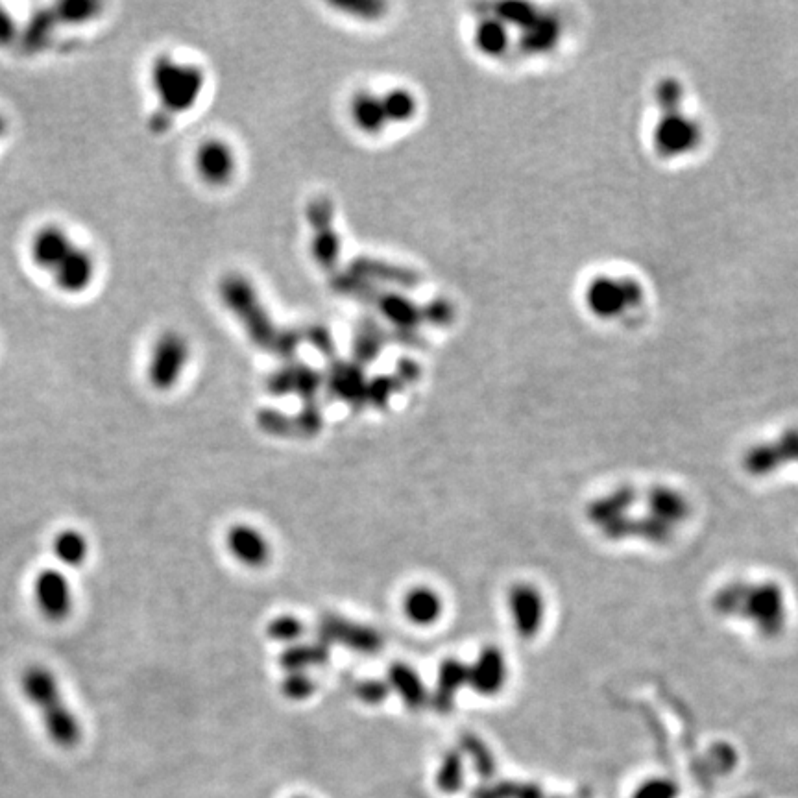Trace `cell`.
<instances>
[{
    "label": "cell",
    "instance_id": "obj_1",
    "mask_svg": "<svg viewBox=\"0 0 798 798\" xmlns=\"http://www.w3.org/2000/svg\"><path fill=\"white\" fill-rule=\"evenodd\" d=\"M21 690L43 721L47 736L58 749L71 750L82 741V725L63 699L58 680L45 665L32 664L21 673Z\"/></svg>",
    "mask_w": 798,
    "mask_h": 798
},
{
    "label": "cell",
    "instance_id": "obj_2",
    "mask_svg": "<svg viewBox=\"0 0 798 798\" xmlns=\"http://www.w3.org/2000/svg\"><path fill=\"white\" fill-rule=\"evenodd\" d=\"M152 85L159 98V109L152 113L148 128L150 132L165 133L174 115L194 108L204 91L206 74L191 63L172 60L170 56H159L152 65Z\"/></svg>",
    "mask_w": 798,
    "mask_h": 798
},
{
    "label": "cell",
    "instance_id": "obj_3",
    "mask_svg": "<svg viewBox=\"0 0 798 798\" xmlns=\"http://www.w3.org/2000/svg\"><path fill=\"white\" fill-rule=\"evenodd\" d=\"M218 296L231 315L241 322L255 344L272 351L285 350L287 346H291V340L270 320L254 285L248 279L242 278L241 274H228L226 278L220 279Z\"/></svg>",
    "mask_w": 798,
    "mask_h": 798
},
{
    "label": "cell",
    "instance_id": "obj_4",
    "mask_svg": "<svg viewBox=\"0 0 798 798\" xmlns=\"http://www.w3.org/2000/svg\"><path fill=\"white\" fill-rule=\"evenodd\" d=\"M102 4L95 0H63L49 8L37 10L21 32L17 47L26 56H34L45 49L58 26L82 25L95 19Z\"/></svg>",
    "mask_w": 798,
    "mask_h": 798
},
{
    "label": "cell",
    "instance_id": "obj_5",
    "mask_svg": "<svg viewBox=\"0 0 798 798\" xmlns=\"http://www.w3.org/2000/svg\"><path fill=\"white\" fill-rule=\"evenodd\" d=\"M189 363V344L180 333L167 331L154 344L148 363V381L159 392H169L182 379Z\"/></svg>",
    "mask_w": 798,
    "mask_h": 798
},
{
    "label": "cell",
    "instance_id": "obj_6",
    "mask_svg": "<svg viewBox=\"0 0 798 798\" xmlns=\"http://www.w3.org/2000/svg\"><path fill=\"white\" fill-rule=\"evenodd\" d=\"M507 614L516 638L534 640L544 627L545 601L538 586L516 581L507 590Z\"/></svg>",
    "mask_w": 798,
    "mask_h": 798
},
{
    "label": "cell",
    "instance_id": "obj_7",
    "mask_svg": "<svg viewBox=\"0 0 798 798\" xmlns=\"http://www.w3.org/2000/svg\"><path fill=\"white\" fill-rule=\"evenodd\" d=\"M508 673L507 654L497 645H484L472 664L466 665V686L479 697L492 699L507 688Z\"/></svg>",
    "mask_w": 798,
    "mask_h": 798
},
{
    "label": "cell",
    "instance_id": "obj_8",
    "mask_svg": "<svg viewBox=\"0 0 798 798\" xmlns=\"http://www.w3.org/2000/svg\"><path fill=\"white\" fill-rule=\"evenodd\" d=\"M226 549L237 564L248 569L266 568L274 555L270 538L259 527L246 521L228 527Z\"/></svg>",
    "mask_w": 798,
    "mask_h": 798
},
{
    "label": "cell",
    "instance_id": "obj_9",
    "mask_svg": "<svg viewBox=\"0 0 798 798\" xmlns=\"http://www.w3.org/2000/svg\"><path fill=\"white\" fill-rule=\"evenodd\" d=\"M399 610L411 627L433 629L446 614V601L435 586L418 582L409 586L401 595Z\"/></svg>",
    "mask_w": 798,
    "mask_h": 798
},
{
    "label": "cell",
    "instance_id": "obj_10",
    "mask_svg": "<svg viewBox=\"0 0 798 798\" xmlns=\"http://www.w3.org/2000/svg\"><path fill=\"white\" fill-rule=\"evenodd\" d=\"M37 608L49 621L60 623L73 612L71 584L58 569H41L34 581Z\"/></svg>",
    "mask_w": 798,
    "mask_h": 798
},
{
    "label": "cell",
    "instance_id": "obj_11",
    "mask_svg": "<svg viewBox=\"0 0 798 798\" xmlns=\"http://www.w3.org/2000/svg\"><path fill=\"white\" fill-rule=\"evenodd\" d=\"M237 169L235 154L231 146L220 139H209L196 152V170L200 178L213 187L231 182Z\"/></svg>",
    "mask_w": 798,
    "mask_h": 798
},
{
    "label": "cell",
    "instance_id": "obj_12",
    "mask_svg": "<svg viewBox=\"0 0 798 798\" xmlns=\"http://www.w3.org/2000/svg\"><path fill=\"white\" fill-rule=\"evenodd\" d=\"M309 224H313L315 230V241H313V252L316 261L324 268H333L339 257L340 242L337 233L333 230V209L331 204L318 198L309 206Z\"/></svg>",
    "mask_w": 798,
    "mask_h": 798
},
{
    "label": "cell",
    "instance_id": "obj_13",
    "mask_svg": "<svg viewBox=\"0 0 798 798\" xmlns=\"http://www.w3.org/2000/svg\"><path fill=\"white\" fill-rule=\"evenodd\" d=\"M74 248L76 244L65 230L58 226H45L32 239V259L41 270H47L52 276Z\"/></svg>",
    "mask_w": 798,
    "mask_h": 798
},
{
    "label": "cell",
    "instance_id": "obj_14",
    "mask_svg": "<svg viewBox=\"0 0 798 798\" xmlns=\"http://www.w3.org/2000/svg\"><path fill=\"white\" fill-rule=\"evenodd\" d=\"M95 257L84 248L76 246L71 255L63 261V265L52 274L54 283L60 291L67 294L84 292L95 278Z\"/></svg>",
    "mask_w": 798,
    "mask_h": 798
},
{
    "label": "cell",
    "instance_id": "obj_15",
    "mask_svg": "<svg viewBox=\"0 0 798 798\" xmlns=\"http://www.w3.org/2000/svg\"><path fill=\"white\" fill-rule=\"evenodd\" d=\"M350 113L355 126L366 133L381 132V128L388 124L383 98H377L368 93H361V95L353 97Z\"/></svg>",
    "mask_w": 798,
    "mask_h": 798
},
{
    "label": "cell",
    "instance_id": "obj_16",
    "mask_svg": "<svg viewBox=\"0 0 798 798\" xmlns=\"http://www.w3.org/2000/svg\"><path fill=\"white\" fill-rule=\"evenodd\" d=\"M52 551L63 566L80 568L89 555V542L82 532L76 529H63L54 536Z\"/></svg>",
    "mask_w": 798,
    "mask_h": 798
},
{
    "label": "cell",
    "instance_id": "obj_17",
    "mask_svg": "<svg viewBox=\"0 0 798 798\" xmlns=\"http://www.w3.org/2000/svg\"><path fill=\"white\" fill-rule=\"evenodd\" d=\"M475 43H477V49L481 50L484 56H499L508 47L507 28L501 21L486 19L477 26Z\"/></svg>",
    "mask_w": 798,
    "mask_h": 798
},
{
    "label": "cell",
    "instance_id": "obj_18",
    "mask_svg": "<svg viewBox=\"0 0 798 798\" xmlns=\"http://www.w3.org/2000/svg\"><path fill=\"white\" fill-rule=\"evenodd\" d=\"M353 266H357V268H353L355 274L364 276V278L372 279L385 272V281H387V283H398L401 287H412V285H416V276H414L412 272H409V270H401V268H396L394 265L381 263V261L361 259V261H357V265L353 263ZM385 281H383V283H385Z\"/></svg>",
    "mask_w": 798,
    "mask_h": 798
},
{
    "label": "cell",
    "instance_id": "obj_19",
    "mask_svg": "<svg viewBox=\"0 0 798 798\" xmlns=\"http://www.w3.org/2000/svg\"><path fill=\"white\" fill-rule=\"evenodd\" d=\"M392 686L399 691V695L411 704H418L424 699V686L420 682L418 675L412 671L411 667L405 664H396L392 669Z\"/></svg>",
    "mask_w": 798,
    "mask_h": 798
},
{
    "label": "cell",
    "instance_id": "obj_20",
    "mask_svg": "<svg viewBox=\"0 0 798 798\" xmlns=\"http://www.w3.org/2000/svg\"><path fill=\"white\" fill-rule=\"evenodd\" d=\"M383 106L387 113L388 122H407L411 121L416 115V98L412 97L405 89L390 91L387 97H383Z\"/></svg>",
    "mask_w": 798,
    "mask_h": 798
},
{
    "label": "cell",
    "instance_id": "obj_21",
    "mask_svg": "<svg viewBox=\"0 0 798 798\" xmlns=\"http://www.w3.org/2000/svg\"><path fill=\"white\" fill-rule=\"evenodd\" d=\"M379 309L383 311V315H387L390 320L409 326L418 322V311L416 307H412V303L403 300V298H396V296H381L379 300Z\"/></svg>",
    "mask_w": 798,
    "mask_h": 798
},
{
    "label": "cell",
    "instance_id": "obj_22",
    "mask_svg": "<svg viewBox=\"0 0 798 798\" xmlns=\"http://www.w3.org/2000/svg\"><path fill=\"white\" fill-rule=\"evenodd\" d=\"M268 636L276 641H296L302 638L303 623L300 617L278 616L268 623Z\"/></svg>",
    "mask_w": 798,
    "mask_h": 798
},
{
    "label": "cell",
    "instance_id": "obj_23",
    "mask_svg": "<svg viewBox=\"0 0 798 798\" xmlns=\"http://www.w3.org/2000/svg\"><path fill=\"white\" fill-rule=\"evenodd\" d=\"M632 798H677V787L667 780H653L643 784Z\"/></svg>",
    "mask_w": 798,
    "mask_h": 798
},
{
    "label": "cell",
    "instance_id": "obj_24",
    "mask_svg": "<svg viewBox=\"0 0 798 798\" xmlns=\"http://www.w3.org/2000/svg\"><path fill=\"white\" fill-rule=\"evenodd\" d=\"M17 41H19L17 26L13 23L10 13L0 6V47H12L13 43L17 47Z\"/></svg>",
    "mask_w": 798,
    "mask_h": 798
},
{
    "label": "cell",
    "instance_id": "obj_25",
    "mask_svg": "<svg viewBox=\"0 0 798 798\" xmlns=\"http://www.w3.org/2000/svg\"><path fill=\"white\" fill-rule=\"evenodd\" d=\"M313 691V684L307 678H300V680H287V695L292 699H303L309 697V693Z\"/></svg>",
    "mask_w": 798,
    "mask_h": 798
},
{
    "label": "cell",
    "instance_id": "obj_26",
    "mask_svg": "<svg viewBox=\"0 0 798 798\" xmlns=\"http://www.w3.org/2000/svg\"><path fill=\"white\" fill-rule=\"evenodd\" d=\"M6 128H8V122L0 115V137L6 133Z\"/></svg>",
    "mask_w": 798,
    "mask_h": 798
},
{
    "label": "cell",
    "instance_id": "obj_27",
    "mask_svg": "<svg viewBox=\"0 0 798 798\" xmlns=\"http://www.w3.org/2000/svg\"><path fill=\"white\" fill-rule=\"evenodd\" d=\"M296 798H307V797H296Z\"/></svg>",
    "mask_w": 798,
    "mask_h": 798
}]
</instances>
